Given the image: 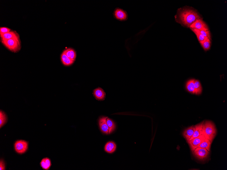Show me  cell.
<instances>
[{"mask_svg":"<svg viewBox=\"0 0 227 170\" xmlns=\"http://www.w3.org/2000/svg\"><path fill=\"white\" fill-rule=\"evenodd\" d=\"M107 122L109 129L108 134H110L115 130L116 128L115 124L114 122L108 118L107 119Z\"/></svg>","mask_w":227,"mask_h":170,"instance_id":"obj_21","label":"cell"},{"mask_svg":"<svg viewBox=\"0 0 227 170\" xmlns=\"http://www.w3.org/2000/svg\"><path fill=\"white\" fill-rule=\"evenodd\" d=\"M40 165L44 169L49 170L52 166L51 162L49 158H44L42 160Z\"/></svg>","mask_w":227,"mask_h":170,"instance_id":"obj_17","label":"cell"},{"mask_svg":"<svg viewBox=\"0 0 227 170\" xmlns=\"http://www.w3.org/2000/svg\"><path fill=\"white\" fill-rule=\"evenodd\" d=\"M11 31V29L8 28L2 27L0 28V35H1Z\"/></svg>","mask_w":227,"mask_h":170,"instance_id":"obj_25","label":"cell"},{"mask_svg":"<svg viewBox=\"0 0 227 170\" xmlns=\"http://www.w3.org/2000/svg\"><path fill=\"white\" fill-rule=\"evenodd\" d=\"M211 144V142L208 139L205 138L202 142L197 148H205L209 152L210 151Z\"/></svg>","mask_w":227,"mask_h":170,"instance_id":"obj_18","label":"cell"},{"mask_svg":"<svg viewBox=\"0 0 227 170\" xmlns=\"http://www.w3.org/2000/svg\"><path fill=\"white\" fill-rule=\"evenodd\" d=\"M1 42L5 47L13 52H18L22 48L21 42L20 37L8 40H1Z\"/></svg>","mask_w":227,"mask_h":170,"instance_id":"obj_3","label":"cell"},{"mask_svg":"<svg viewBox=\"0 0 227 170\" xmlns=\"http://www.w3.org/2000/svg\"><path fill=\"white\" fill-rule=\"evenodd\" d=\"M217 133L215 126L212 122L204 121L202 126V134L205 138L212 142Z\"/></svg>","mask_w":227,"mask_h":170,"instance_id":"obj_2","label":"cell"},{"mask_svg":"<svg viewBox=\"0 0 227 170\" xmlns=\"http://www.w3.org/2000/svg\"><path fill=\"white\" fill-rule=\"evenodd\" d=\"M0 170H5V165L3 160L1 159L0 162Z\"/></svg>","mask_w":227,"mask_h":170,"instance_id":"obj_27","label":"cell"},{"mask_svg":"<svg viewBox=\"0 0 227 170\" xmlns=\"http://www.w3.org/2000/svg\"><path fill=\"white\" fill-rule=\"evenodd\" d=\"M195 79H191L187 82L186 88L187 90L192 94H195Z\"/></svg>","mask_w":227,"mask_h":170,"instance_id":"obj_14","label":"cell"},{"mask_svg":"<svg viewBox=\"0 0 227 170\" xmlns=\"http://www.w3.org/2000/svg\"><path fill=\"white\" fill-rule=\"evenodd\" d=\"M116 148V145L114 142H108L105 147V151L107 153L111 154L114 152Z\"/></svg>","mask_w":227,"mask_h":170,"instance_id":"obj_15","label":"cell"},{"mask_svg":"<svg viewBox=\"0 0 227 170\" xmlns=\"http://www.w3.org/2000/svg\"><path fill=\"white\" fill-rule=\"evenodd\" d=\"M77 57L76 52L75 50L71 48V52H70V59L73 61L75 62L76 60Z\"/></svg>","mask_w":227,"mask_h":170,"instance_id":"obj_24","label":"cell"},{"mask_svg":"<svg viewBox=\"0 0 227 170\" xmlns=\"http://www.w3.org/2000/svg\"><path fill=\"white\" fill-rule=\"evenodd\" d=\"M195 95H199L201 94L202 91V88L201 83L198 80H196L195 81Z\"/></svg>","mask_w":227,"mask_h":170,"instance_id":"obj_20","label":"cell"},{"mask_svg":"<svg viewBox=\"0 0 227 170\" xmlns=\"http://www.w3.org/2000/svg\"><path fill=\"white\" fill-rule=\"evenodd\" d=\"M176 21L190 27L196 20L200 19L197 12L190 9L179 10L175 16Z\"/></svg>","mask_w":227,"mask_h":170,"instance_id":"obj_1","label":"cell"},{"mask_svg":"<svg viewBox=\"0 0 227 170\" xmlns=\"http://www.w3.org/2000/svg\"><path fill=\"white\" fill-rule=\"evenodd\" d=\"M1 40H6L20 37L19 35L16 31H11L1 35Z\"/></svg>","mask_w":227,"mask_h":170,"instance_id":"obj_11","label":"cell"},{"mask_svg":"<svg viewBox=\"0 0 227 170\" xmlns=\"http://www.w3.org/2000/svg\"><path fill=\"white\" fill-rule=\"evenodd\" d=\"M194 156L197 159L203 160L207 158L209 152L205 148H197L192 151Z\"/></svg>","mask_w":227,"mask_h":170,"instance_id":"obj_5","label":"cell"},{"mask_svg":"<svg viewBox=\"0 0 227 170\" xmlns=\"http://www.w3.org/2000/svg\"><path fill=\"white\" fill-rule=\"evenodd\" d=\"M201 34L205 37H207L209 39L211 40V36L210 31H200Z\"/></svg>","mask_w":227,"mask_h":170,"instance_id":"obj_26","label":"cell"},{"mask_svg":"<svg viewBox=\"0 0 227 170\" xmlns=\"http://www.w3.org/2000/svg\"><path fill=\"white\" fill-rule=\"evenodd\" d=\"M196 35L199 42L203 41L205 37L201 34L200 30L196 29H191Z\"/></svg>","mask_w":227,"mask_h":170,"instance_id":"obj_23","label":"cell"},{"mask_svg":"<svg viewBox=\"0 0 227 170\" xmlns=\"http://www.w3.org/2000/svg\"><path fill=\"white\" fill-rule=\"evenodd\" d=\"M202 46L205 51L210 49L211 47V40L207 37H205V39L203 41L200 42Z\"/></svg>","mask_w":227,"mask_h":170,"instance_id":"obj_19","label":"cell"},{"mask_svg":"<svg viewBox=\"0 0 227 170\" xmlns=\"http://www.w3.org/2000/svg\"><path fill=\"white\" fill-rule=\"evenodd\" d=\"M7 121V117L6 114L1 110L0 111V127L1 128L5 124Z\"/></svg>","mask_w":227,"mask_h":170,"instance_id":"obj_22","label":"cell"},{"mask_svg":"<svg viewBox=\"0 0 227 170\" xmlns=\"http://www.w3.org/2000/svg\"><path fill=\"white\" fill-rule=\"evenodd\" d=\"M93 94L96 99L98 100H104L106 97L105 93L104 90L101 88L96 89L93 91Z\"/></svg>","mask_w":227,"mask_h":170,"instance_id":"obj_10","label":"cell"},{"mask_svg":"<svg viewBox=\"0 0 227 170\" xmlns=\"http://www.w3.org/2000/svg\"><path fill=\"white\" fill-rule=\"evenodd\" d=\"M203 122L204 121L195 126V131H194L193 135L192 136L190 141L202 134V126Z\"/></svg>","mask_w":227,"mask_h":170,"instance_id":"obj_13","label":"cell"},{"mask_svg":"<svg viewBox=\"0 0 227 170\" xmlns=\"http://www.w3.org/2000/svg\"><path fill=\"white\" fill-rule=\"evenodd\" d=\"M60 59L62 64L67 66H71L75 62L68 57L64 51H63L60 56Z\"/></svg>","mask_w":227,"mask_h":170,"instance_id":"obj_16","label":"cell"},{"mask_svg":"<svg viewBox=\"0 0 227 170\" xmlns=\"http://www.w3.org/2000/svg\"><path fill=\"white\" fill-rule=\"evenodd\" d=\"M195 130V126H192L184 130L183 133V135L187 141L190 140L192 136L193 135Z\"/></svg>","mask_w":227,"mask_h":170,"instance_id":"obj_12","label":"cell"},{"mask_svg":"<svg viewBox=\"0 0 227 170\" xmlns=\"http://www.w3.org/2000/svg\"><path fill=\"white\" fill-rule=\"evenodd\" d=\"M190 29H196L200 31H208L207 25L202 19H199L193 23L190 27Z\"/></svg>","mask_w":227,"mask_h":170,"instance_id":"obj_7","label":"cell"},{"mask_svg":"<svg viewBox=\"0 0 227 170\" xmlns=\"http://www.w3.org/2000/svg\"><path fill=\"white\" fill-rule=\"evenodd\" d=\"M113 15L115 19L120 21H127L128 18V15L127 11L119 7H117L115 9Z\"/></svg>","mask_w":227,"mask_h":170,"instance_id":"obj_4","label":"cell"},{"mask_svg":"<svg viewBox=\"0 0 227 170\" xmlns=\"http://www.w3.org/2000/svg\"><path fill=\"white\" fill-rule=\"evenodd\" d=\"M28 148V143L22 140L17 141L14 144V149L17 153L23 154L25 153Z\"/></svg>","mask_w":227,"mask_h":170,"instance_id":"obj_6","label":"cell"},{"mask_svg":"<svg viewBox=\"0 0 227 170\" xmlns=\"http://www.w3.org/2000/svg\"><path fill=\"white\" fill-rule=\"evenodd\" d=\"M205 138L203 134H201L190 141H187L190 145L191 151H192L200 145Z\"/></svg>","mask_w":227,"mask_h":170,"instance_id":"obj_8","label":"cell"},{"mask_svg":"<svg viewBox=\"0 0 227 170\" xmlns=\"http://www.w3.org/2000/svg\"><path fill=\"white\" fill-rule=\"evenodd\" d=\"M108 117H103L99 118V124L101 130L103 133L108 134L109 132V128L108 125L107 120Z\"/></svg>","mask_w":227,"mask_h":170,"instance_id":"obj_9","label":"cell"}]
</instances>
